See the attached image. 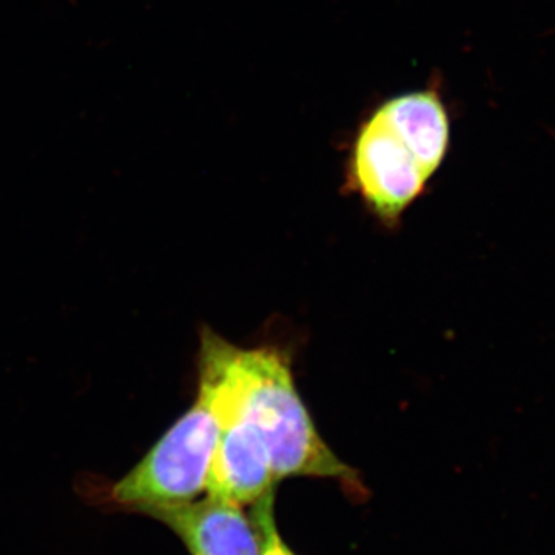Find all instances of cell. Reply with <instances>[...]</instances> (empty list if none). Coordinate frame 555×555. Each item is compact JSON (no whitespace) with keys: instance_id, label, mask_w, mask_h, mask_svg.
Segmentation results:
<instances>
[{"instance_id":"6","label":"cell","mask_w":555,"mask_h":555,"mask_svg":"<svg viewBox=\"0 0 555 555\" xmlns=\"http://www.w3.org/2000/svg\"><path fill=\"white\" fill-rule=\"evenodd\" d=\"M374 116L406 145L427 177L433 178L447 156L451 138L448 112L436 91L392 98Z\"/></svg>"},{"instance_id":"7","label":"cell","mask_w":555,"mask_h":555,"mask_svg":"<svg viewBox=\"0 0 555 555\" xmlns=\"http://www.w3.org/2000/svg\"><path fill=\"white\" fill-rule=\"evenodd\" d=\"M250 513L258 521L261 529L262 545L261 555H298L287 545L286 540L281 537L275 517V492L266 495L255 505L250 506Z\"/></svg>"},{"instance_id":"5","label":"cell","mask_w":555,"mask_h":555,"mask_svg":"<svg viewBox=\"0 0 555 555\" xmlns=\"http://www.w3.org/2000/svg\"><path fill=\"white\" fill-rule=\"evenodd\" d=\"M276 483L268 447L257 427L244 420L222 426L207 494L246 507L275 492Z\"/></svg>"},{"instance_id":"4","label":"cell","mask_w":555,"mask_h":555,"mask_svg":"<svg viewBox=\"0 0 555 555\" xmlns=\"http://www.w3.org/2000/svg\"><path fill=\"white\" fill-rule=\"evenodd\" d=\"M141 514L166 525L190 555H261V529L254 514L228 500L207 495Z\"/></svg>"},{"instance_id":"1","label":"cell","mask_w":555,"mask_h":555,"mask_svg":"<svg viewBox=\"0 0 555 555\" xmlns=\"http://www.w3.org/2000/svg\"><path fill=\"white\" fill-rule=\"evenodd\" d=\"M198 397L219 427L244 422L257 427L268 447L273 476L334 478L353 492L361 481L318 434L298 393L288 358L275 347H241L204 331Z\"/></svg>"},{"instance_id":"2","label":"cell","mask_w":555,"mask_h":555,"mask_svg":"<svg viewBox=\"0 0 555 555\" xmlns=\"http://www.w3.org/2000/svg\"><path fill=\"white\" fill-rule=\"evenodd\" d=\"M221 427L206 401L195 403L108 492L109 502L134 513L195 502L207 491Z\"/></svg>"},{"instance_id":"3","label":"cell","mask_w":555,"mask_h":555,"mask_svg":"<svg viewBox=\"0 0 555 555\" xmlns=\"http://www.w3.org/2000/svg\"><path fill=\"white\" fill-rule=\"evenodd\" d=\"M350 178L358 195L385 224H396L430 179L406 145L375 116L358 131Z\"/></svg>"}]
</instances>
